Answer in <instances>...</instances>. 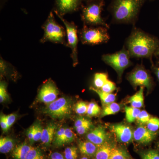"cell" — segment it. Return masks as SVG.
I'll return each instance as SVG.
<instances>
[{
	"label": "cell",
	"mask_w": 159,
	"mask_h": 159,
	"mask_svg": "<svg viewBox=\"0 0 159 159\" xmlns=\"http://www.w3.org/2000/svg\"><path fill=\"white\" fill-rule=\"evenodd\" d=\"M26 159H44L41 151L38 148L32 147L27 154Z\"/></svg>",
	"instance_id": "28"
},
{
	"label": "cell",
	"mask_w": 159,
	"mask_h": 159,
	"mask_svg": "<svg viewBox=\"0 0 159 159\" xmlns=\"http://www.w3.org/2000/svg\"><path fill=\"white\" fill-rule=\"evenodd\" d=\"M90 89L98 94L102 103L104 104H108L115 102L116 100V96L115 94L105 93L102 92L99 89H96L92 87L90 88Z\"/></svg>",
	"instance_id": "21"
},
{
	"label": "cell",
	"mask_w": 159,
	"mask_h": 159,
	"mask_svg": "<svg viewBox=\"0 0 159 159\" xmlns=\"http://www.w3.org/2000/svg\"><path fill=\"white\" fill-rule=\"evenodd\" d=\"M0 125L3 131L6 132L9 129L6 118V115L2 114L0 117Z\"/></svg>",
	"instance_id": "39"
},
{
	"label": "cell",
	"mask_w": 159,
	"mask_h": 159,
	"mask_svg": "<svg viewBox=\"0 0 159 159\" xmlns=\"http://www.w3.org/2000/svg\"><path fill=\"white\" fill-rule=\"evenodd\" d=\"M43 28L44 33L41 40L42 43L48 41L66 44L65 31L62 27L56 22L52 11L50 12Z\"/></svg>",
	"instance_id": "4"
},
{
	"label": "cell",
	"mask_w": 159,
	"mask_h": 159,
	"mask_svg": "<svg viewBox=\"0 0 159 159\" xmlns=\"http://www.w3.org/2000/svg\"><path fill=\"white\" fill-rule=\"evenodd\" d=\"M57 16L61 20L66 30L67 37L68 45L72 50L71 57L73 61L74 66L78 64V53H77V44L78 38L77 35V26L73 22H69L64 19L62 16L58 14L56 11H54Z\"/></svg>",
	"instance_id": "8"
},
{
	"label": "cell",
	"mask_w": 159,
	"mask_h": 159,
	"mask_svg": "<svg viewBox=\"0 0 159 159\" xmlns=\"http://www.w3.org/2000/svg\"><path fill=\"white\" fill-rule=\"evenodd\" d=\"M89 159L87 157H83L81 158V159Z\"/></svg>",
	"instance_id": "47"
},
{
	"label": "cell",
	"mask_w": 159,
	"mask_h": 159,
	"mask_svg": "<svg viewBox=\"0 0 159 159\" xmlns=\"http://www.w3.org/2000/svg\"><path fill=\"white\" fill-rule=\"evenodd\" d=\"M72 111V102L68 98L62 97L47 104L44 112L54 119L68 117Z\"/></svg>",
	"instance_id": "7"
},
{
	"label": "cell",
	"mask_w": 159,
	"mask_h": 159,
	"mask_svg": "<svg viewBox=\"0 0 159 159\" xmlns=\"http://www.w3.org/2000/svg\"><path fill=\"white\" fill-rule=\"evenodd\" d=\"M82 0H55L56 11L62 16L68 13L77 11L81 6Z\"/></svg>",
	"instance_id": "12"
},
{
	"label": "cell",
	"mask_w": 159,
	"mask_h": 159,
	"mask_svg": "<svg viewBox=\"0 0 159 159\" xmlns=\"http://www.w3.org/2000/svg\"><path fill=\"white\" fill-rule=\"evenodd\" d=\"M155 54H156V55H157V56H159V46L158 48L157 49L156 51Z\"/></svg>",
	"instance_id": "45"
},
{
	"label": "cell",
	"mask_w": 159,
	"mask_h": 159,
	"mask_svg": "<svg viewBox=\"0 0 159 159\" xmlns=\"http://www.w3.org/2000/svg\"><path fill=\"white\" fill-rule=\"evenodd\" d=\"M155 136V133L142 125L139 126L134 132V139L141 144H148L154 139Z\"/></svg>",
	"instance_id": "14"
},
{
	"label": "cell",
	"mask_w": 159,
	"mask_h": 159,
	"mask_svg": "<svg viewBox=\"0 0 159 159\" xmlns=\"http://www.w3.org/2000/svg\"><path fill=\"white\" fill-rule=\"evenodd\" d=\"M14 141L9 137H1L0 139V152L2 153H7L14 148Z\"/></svg>",
	"instance_id": "20"
},
{
	"label": "cell",
	"mask_w": 159,
	"mask_h": 159,
	"mask_svg": "<svg viewBox=\"0 0 159 159\" xmlns=\"http://www.w3.org/2000/svg\"><path fill=\"white\" fill-rule=\"evenodd\" d=\"M92 124H88L83 125V126H80V127L76 128V130L77 131V133L80 135H83L84 134L86 133L92 127Z\"/></svg>",
	"instance_id": "40"
},
{
	"label": "cell",
	"mask_w": 159,
	"mask_h": 159,
	"mask_svg": "<svg viewBox=\"0 0 159 159\" xmlns=\"http://www.w3.org/2000/svg\"><path fill=\"white\" fill-rule=\"evenodd\" d=\"M34 125H31V127L27 130V136L29 141L31 142H33L34 136Z\"/></svg>",
	"instance_id": "42"
},
{
	"label": "cell",
	"mask_w": 159,
	"mask_h": 159,
	"mask_svg": "<svg viewBox=\"0 0 159 159\" xmlns=\"http://www.w3.org/2000/svg\"><path fill=\"white\" fill-rule=\"evenodd\" d=\"M116 89V84L112 81L108 80L100 90L105 93H112Z\"/></svg>",
	"instance_id": "34"
},
{
	"label": "cell",
	"mask_w": 159,
	"mask_h": 159,
	"mask_svg": "<svg viewBox=\"0 0 159 159\" xmlns=\"http://www.w3.org/2000/svg\"><path fill=\"white\" fill-rule=\"evenodd\" d=\"M75 139V135L70 128H66L65 132L64 141L65 144H69L74 141Z\"/></svg>",
	"instance_id": "36"
},
{
	"label": "cell",
	"mask_w": 159,
	"mask_h": 159,
	"mask_svg": "<svg viewBox=\"0 0 159 159\" xmlns=\"http://www.w3.org/2000/svg\"><path fill=\"white\" fill-rule=\"evenodd\" d=\"M34 131L33 142H35L41 140L42 135L43 129L39 122H37L36 123H34Z\"/></svg>",
	"instance_id": "32"
},
{
	"label": "cell",
	"mask_w": 159,
	"mask_h": 159,
	"mask_svg": "<svg viewBox=\"0 0 159 159\" xmlns=\"http://www.w3.org/2000/svg\"><path fill=\"white\" fill-rule=\"evenodd\" d=\"M108 75L105 73H97L94 75V84L95 88L101 89L108 80Z\"/></svg>",
	"instance_id": "24"
},
{
	"label": "cell",
	"mask_w": 159,
	"mask_h": 159,
	"mask_svg": "<svg viewBox=\"0 0 159 159\" xmlns=\"http://www.w3.org/2000/svg\"></svg>",
	"instance_id": "49"
},
{
	"label": "cell",
	"mask_w": 159,
	"mask_h": 159,
	"mask_svg": "<svg viewBox=\"0 0 159 159\" xmlns=\"http://www.w3.org/2000/svg\"><path fill=\"white\" fill-rule=\"evenodd\" d=\"M65 157L66 159H77V149L74 146L67 147L64 151Z\"/></svg>",
	"instance_id": "29"
},
{
	"label": "cell",
	"mask_w": 159,
	"mask_h": 159,
	"mask_svg": "<svg viewBox=\"0 0 159 159\" xmlns=\"http://www.w3.org/2000/svg\"><path fill=\"white\" fill-rule=\"evenodd\" d=\"M9 98L6 83L1 82L0 84V102H3Z\"/></svg>",
	"instance_id": "35"
},
{
	"label": "cell",
	"mask_w": 159,
	"mask_h": 159,
	"mask_svg": "<svg viewBox=\"0 0 159 159\" xmlns=\"http://www.w3.org/2000/svg\"><path fill=\"white\" fill-rule=\"evenodd\" d=\"M65 129L66 128H61L55 133L54 143L57 146H62L64 145V141Z\"/></svg>",
	"instance_id": "26"
},
{
	"label": "cell",
	"mask_w": 159,
	"mask_h": 159,
	"mask_svg": "<svg viewBox=\"0 0 159 159\" xmlns=\"http://www.w3.org/2000/svg\"><path fill=\"white\" fill-rule=\"evenodd\" d=\"M6 121L9 128L14 124L16 120V115L14 114H11L10 115H6Z\"/></svg>",
	"instance_id": "41"
},
{
	"label": "cell",
	"mask_w": 159,
	"mask_h": 159,
	"mask_svg": "<svg viewBox=\"0 0 159 159\" xmlns=\"http://www.w3.org/2000/svg\"><path fill=\"white\" fill-rule=\"evenodd\" d=\"M31 148L32 147L27 143H22L15 148L12 156L15 159H26L27 154Z\"/></svg>",
	"instance_id": "19"
},
{
	"label": "cell",
	"mask_w": 159,
	"mask_h": 159,
	"mask_svg": "<svg viewBox=\"0 0 159 159\" xmlns=\"http://www.w3.org/2000/svg\"><path fill=\"white\" fill-rule=\"evenodd\" d=\"M120 106L116 102H113L107 104L102 110L101 116L105 117L116 114L120 111Z\"/></svg>",
	"instance_id": "23"
},
{
	"label": "cell",
	"mask_w": 159,
	"mask_h": 159,
	"mask_svg": "<svg viewBox=\"0 0 159 159\" xmlns=\"http://www.w3.org/2000/svg\"><path fill=\"white\" fill-rule=\"evenodd\" d=\"M125 118L127 122L129 123L134 122L141 111L139 108L133 107L125 106Z\"/></svg>",
	"instance_id": "22"
},
{
	"label": "cell",
	"mask_w": 159,
	"mask_h": 159,
	"mask_svg": "<svg viewBox=\"0 0 159 159\" xmlns=\"http://www.w3.org/2000/svg\"></svg>",
	"instance_id": "48"
},
{
	"label": "cell",
	"mask_w": 159,
	"mask_h": 159,
	"mask_svg": "<svg viewBox=\"0 0 159 159\" xmlns=\"http://www.w3.org/2000/svg\"><path fill=\"white\" fill-rule=\"evenodd\" d=\"M145 0H112L110 11L114 21L131 24L137 20Z\"/></svg>",
	"instance_id": "2"
},
{
	"label": "cell",
	"mask_w": 159,
	"mask_h": 159,
	"mask_svg": "<svg viewBox=\"0 0 159 159\" xmlns=\"http://www.w3.org/2000/svg\"><path fill=\"white\" fill-rule=\"evenodd\" d=\"M130 56L125 47L120 51L113 54L102 55V60L113 68L117 72L118 78L120 79L125 69L131 65Z\"/></svg>",
	"instance_id": "5"
},
{
	"label": "cell",
	"mask_w": 159,
	"mask_h": 159,
	"mask_svg": "<svg viewBox=\"0 0 159 159\" xmlns=\"http://www.w3.org/2000/svg\"><path fill=\"white\" fill-rule=\"evenodd\" d=\"M86 2L88 3L91 2H95V1H101V0H85Z\"/></svg>",
	"instance_id": "46"
},
{
	"label": "cell",
	"mask_w": 159,
	"mask_h": 159,
	"mask_svg": "<svg viewBox=\"0 0 159 159\" xmlns=\"http://www.w3.org/2000/svg\"><path fill=\"white\" fill-rule=\"evenodd\" d=\"M109 159H129L127 153L121 148H114L112 150Z\"/></svg>",
	"instance_id": "25"
},
{
	"label": "cell",
	"mask_w": 159,
	"mask_h": 159,
	"mask_svg": "<svg viewBox=\"0 0 159 159\" xmlns=\"http://www.w3.org/2000/svg\"><path fill=\"white\" fill-rule=\"evenodd\" d=\"M88 108V105L85 102L80 101L75 105L74 110L78 115H83L87 113Z\"/></svg>",
	"instance_id": "31"
},
{
	"label": "cell",
	"mask_w": 159,
	"mask_h": 159,
	"mask_svg": "<svg viewBox=\"0 0 159 159\" xmlns=\"http://www.w3.org/2000/svg\"><path fill=\"white\" fill-rule=\"evenodd\" d=\"M144 87H141L140 89L135 94L129 98V102L133 107L140 108L144 104Z\"/></svg>",
	"instance_id": "18"
},
{
	"label": "cell",
	"mask_w": 159,
	"mask_h": 159,
	"mask_svg": "<svg viewBox=\"0 0 159 159\" xmlns=\"http://www.w3.org/2000/svg\"><path fill=\"white\" fill-rule=\"evenodd\" d=\"M58 89L52 80H48L42 86L38 95L39 102L48 104L57 99Z\"/></svg>",
	"instance_id": "10"
},
{
	"label": "cell",
	"mask_w": 159,
	"mask_h": 159,
	"mask_svg": "<svg viewBox=\"0 0 159 159\" xmlns=\"http://www.w3.org/2000/svg\"><path fill=\"white\" fill-rule=\"evenodd\" d=\"M92 124V122L88 119L84 118H79L75 121L74 123L75 128L83 126V125H88V124Z\"/></svg>",
	"instance_id": "38"
},
{
	"label": "cell",
	"mask_w": 159,
	"mask_h": 159,
	"mask_svg": "<svg viewBox=\"0 0 159 159\" xmlns=\"http://www.w3.org/2000/svg\"><path fill=\"white\" fill-rule=\"evenodd\" d=\"M151 118L150 115L146 111H142L137 118V122L140 124H147Z\"/></svg>",
	"instance_id": "33"
},
{
	"label": "cell",
	"mask_w": 159,
	"mask_h": 159,
	"mask_svg": "<svg viewBox=\"0 0 159 159\" xmlns=\"http://www.w3.org/2000/svg\"><path fill=\"white\" fill-rule=\"evenodd\" d=\"M104 5V0L88 3L86 6L83 8L81 13L84 22L89 25L102 26L108 29V25L101 16Z\"/></svg>",
	"instance_id": "3"
},
{
	"label": "cell",
	"mask_w": 159,
	"mask_h": 159,
	"mask_svg": "<svg viewBox=\"0 0 159 159\" xmlns=\"http://www.w3.org/2000/svg\"><path fill=\"white\" fill-rule=\"evenodd\" d=\"M154 70L159 81V67L155 68Z\"/></svg>",
	"instance_id": "44"
},
{
	"label": "cell",
	"mask_w": 159,
	"mask_h": 159,
	"mask_svg": "<svg viewBox=\"0 0 159 159\" xmlns=\"http://www.w3.org/2000/svg\"><path fill=\"white\" fill-rule=\"evenodd\" d=\"M110 128L122 143H129L134 138V132L128 125L119 123L111 125Z\"/></svg>",
	"instance_id": "11"
},
{
	"label": "cell",
	"mask_w": 159,
	"mask_h": 159,
	"mask_svg": "<svg viewBox=\"0 0 159 159\" xmlns=\"http://www.w3.org/2000/svg\"><path fill=\"white\" fill-rule=\"evenodd\" d=\"M56 126L53 123H51L43 129L41 141L43 145L49 146L51 144L55 136Z\"/></svg>",
	"instance_id": "15"
},
{
	"label": "cell",
	"mask_w": 159,
	"mask_h": 159,
	"mask_svg": "<svg viewBox=\"0 0 159 159\" xmlns=\"http://www.w3.org/2000/svg\"><path fill=\"white\" fill-rule=\"evenodd\" d=\"M107 134L105 128L102 125H99L89 132L86 137L88 141L99 146L106 142L107 139Z\"/></svg>",
	"instance_id": "13"
},
{
	"label": "cell",
	"mask_w": 159,
	"mask_h": 159,
	"mask_svg": "<svg viewBox=\"0 0 159 159\" xmlns=\"http://www.w3.org/2000/svg\"><path fill=\"white\" fill-rule=\"evenodd\" d=\"M142 159H159V154L157 151L151 150L142 155Z\"/></svg>",
	"instance_id": "37"
},
{
	"label": "cell",
	"mask_w": 159,
	"mask_h": 159,
	"mask_svg": "<svg viewBox=\"0 0 159 159\" xmlns=\"http://www.w3.org/2000/svg\"><path fill=\"white\" fill-rule=\"evenodd\" d=\"M114 147L109 143L106 142L98 147L95 155V159H109Z\"/></svg>",
	"instance_id": "17"
},
{
	"label": "cell",
	"mask_w": 159,
	"mask_h": 159,
	"mask_svg": "<svg viewBox=\"0 0 159 159\" xmlns=\"http://www.w3.org/2000/svg\"><path fill=\"white\" fill-rule=\"evenodd\" d=\"M155 39L138 29H134L126 41V49L131 57L150 58L158 48Z\"/></svg>",
	"instance_id": "1"
},
{
	"label": "cell",
	"mask_w": 159,
	"mask_h": 159,
	"mask_svg": "<svg viewBox=\"0 0 159 159\" xmlns=\"http://www.w3.org/2000/svg\"><path fill=\"white\" fill-rule=\"evenodd\" d=\"M101 109L99 105L95 102H90L88 105L87 114L89 116H96L100 112Z\"/></svg>",
	"instance_id": "27"
},
{
	"label": "cell",
	"mask_w": 159,
	"mask_h": 159,
	"mask_svg": "<svg viewBox=\"0 0 159 159\" xmlns=\"http://www.w3.org/2000/svg\"><path fill=\"white\" fill-rule=\"evenodd\" d=\"M146 124L149 130L155 132L159 129V119L156 117L151 118Z\"/></svg>",
	"instance_id": "30"
},
{
	"label": "cell",
	"mask_w": 159,
	"mask_h": 159,
	"mask_svg": "<svg viewBox=\"0 0 159 159\" xmlns=\"http://www.w3.org/2000/svg\"><path fill=\"white\" fill-rule=\"evenodd\" d=\"M107 29L102 26L88 27L84 26L80 33L81 42L84 44L93 45L107 43L110 39Z\"/></svg>",
	"instance_id": "6"
},
{
	"label": "cell",
	"mask_w": 159,
	"mask_h": 159,
	"mask_svg": "<svg viewBox=\"0 0 159 159\" xmlns=\"http://www.w3.org/2000/svg\"><path fill=\"white\" fill-rule=\"evenodd\" d=\"M80 152L89 157L95 156L99 146L90 141L80 142L78 144Z\"/></svg>",
	"instance_id": "16"
},
{
	"label": "cell",
	"mask_w": 159,
	"mask_h": 159,
	"mask_svg": "<svg viewBox=\"0 0 159 159\" xmlns=\"http://www.w3.org/2000/svg\"><path fill=\"white\" fill-rule=\"evenodd\" d=\"M50 159H65L62 154L59 152H54L50 156Z\"/></svg>",
	"instance_id": "43"
},
{
	"label": "cell",
	"mask_w": 159,
	"mask_h": 159,
	"mask_svg": "<svg viewBox=\"0 0 159 159\" xmlns=\"http://www.w3.org/2000/svg\"><path fill=\"white\" fill-rule=\"evenodd\" d=\"M129 81L134 87H143L149 90L152 87L151 78L145 68L139 66L131 72L128 77Z\"/></svg>",
	"instance_id": "9"
}]
</instances>
